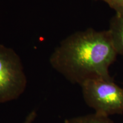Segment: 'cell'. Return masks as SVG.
<instances>
[{
    "mask_svg": "<svg viewBox=\"0 0 123 123\" xmlns=\"http://www.w3.org/2000/svg\"><path fill=\"white\" fill-rule=\"evenodd\" d=\"M117 55L108 30L89 28L63 40L49 61L53 68L66 79L80 86L91 79H113L109 68Z\"/></svg>",
    "mask_w": 123,
    "mask_h": 123,
    "instance_id": "1",
    "label": "cell"
},
{
    "mask_svg": "<svg viewBox=\"0 0 123 123\" xmlns=\"http://www.w3.org/2000/svg\"><path fill=\"white\" fill-rule=\"evenodd\" d=\"M86 103L97 114H123V88L113 79H91L80 85Z\"/></svg>",
    "mask_w": 123,
    "mask_h": 123,
    "instance_id": "2",
    "label": "cell"
},
{
    "mask_svg": "<svg viewBox=\"0 0 123 123\" xmlns=\"http://www.w3.org/2000/svg\"><path fill=\"white\" fill-rule=\"evenodd\" d=\"M26 86L19 56L12 49L0 44V103L17 99Z\"/></svg>",
    "mask_w": 123,
    "mask_h": 123,
    "instance_id": "3",
    "label": "cell"
},
{
    "mask_svg": "<svg viewBox=\"0 0 123 123\" xmlns=\"http://www.w3.org/2000/svg\"><path fill=\"white\" fill-rule=\"evenodd\" d=\"M108 31L117 54L123 56V17L115 14L110 20Z\"/></svg>",
    "mask_w": 123,
    "mask_h": 123,
    "instance_id": "4",
    "label": "cell"
},
{
    "mask_svg": "<svg viewBox=\"0 0 123 123\" xmlns=\"http://www.w3.org/2000/svg\"><path fill=\"white\" fill-rule=\"evenodd\" d=\"M64 123H114L108 116L97 114L87 115L66 119Z\"/></svg>",
    "mask_w": 123,
    "mask_h": 123,
    "instance_id": "5",
    "label": "cell"
},
{
    "mask_svg": "<svg viewBox=\"0 0 123 123\" xmlns=\"http://www.w3.org/2000/svg\"><path fill=\"white\" fill-rule=\"evenodd\" d=\"M106 3L111 8L115 10L116 14L123 17V0H95Z\"/></svg>",
    "mask_w": 123,
    "mask_h": 123,
    "instance_id": "6",
    "label": "cell"
},
{
    "mask_svg": "<svg viewBox=\"0 0 123 123\" xmlns=\"http://www.w3.org/2000/svg\"><path fill=\"white\" fill-rule=\"evenodd\" d=\"M37 115V112L35 110L31 111L30 113L27 115V116L26 117L23 123H33L34 121L36 119Z\"/></svg>",
    "mask_w": 123,
    "mask_h": 123,
    "instance_id": "7",
    "label": "cell"
}]
</instances>
